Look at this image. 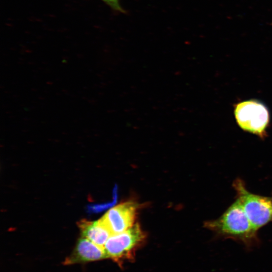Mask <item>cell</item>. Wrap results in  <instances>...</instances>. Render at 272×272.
Returning a JSON list of instances; mask_svg holds the SVG:
<instances>
[{
	"instance_id": "obj_1",
	"label": "cell",
	"mask_w": 272,
	"mask_h": 272,
	"mask_svg": "<svg viewBox=\"0 0 272 272\" xmlns=\"http://www.w3.org/2000/svg\"><path fill=\"white\" fill-rule=\"evenodd\" d=\"M205 225L223 236L244 242L254 239L257 232L247 218L238 198L220 217L206 222Z\"/></svg>"
},
{
	"instance_id": "obj_3",
	"label": "cell",
	"mask_w": 272,
	"mask_h": 272,
	"mask_svg": "<svg viewBox=\"0 0 272 272\" xmlns=\"http://www.w3.org/2000/svg\"><path fill=\"white\" fill-rule=\"evenodd\" d=\"M145 239V234L137 223L123 232L112 235L103 248L107 258L121 264L133 258L135 251Z\"/></svg>"
},
{
	"instance_id": "obj_2",
	"label": "cell",
	"mask_w": 272,
	"mask_h": 272,
	"mask_svg": "<svg viewBox=\"0 0 272 272\" xmlns=\"http://www.w3.org/2000/svg\"><path fill=\"white\" fill-rule=\"evenodd\" d=\"M245 214L256 231L272 220V199L249 192L242 180L233 182Z\"/></svg>"
},
{
	"instance_id": "obj_4",
	"label": "cell",
	"mask_w": 272,
	"mask_h": 272,
	"mask_svg": "<svg viewBox=\"0 0 272 272\" xmlns=\"http://www.w3.org/2000/svg\"><path fill=\"white\" fill-rule=\"evenodd\" d=\"M236 122L243 130L263 138L269 122L267 108L261 102L250 100L240 102L234 107Z\"/></svg>"
},
{
	"instance_id": "obj_6",
	"label": "cell",
	"mask_w": 272,
	"mask_h": 272,
	"mask_svg": "<svg viewBox=\"0 0 272 272\" xmlns=\"http://www.w3.org/2000/svg\"><path fill=\"white\" fill-rule=\"evenodd\" d=\"M106 258L103 248L82 237L78 240L74 250L66 258L63 263L64 265L84 263Z\"/></svg>"
},
{
	"instance_id": "obj_5",
	"label": "cell",
	"mask_w": 272,
	"mask_h": 272,
	"mask_svg": "<svg viewBox=\"0 0 272 272\" xmlns=\"http://www.w3.org/2000/svg\"><path fill=\"white\" fill-rule=\"evenodd\" d=\"M138 209L135 202H123L110 209L101 219L112 235L120 233L134 225Z\"/></svg>"
},
{
	"instance_id": "obj_7",
	"label": "cell",
	"mask_w": 272,
	"mask_h": 272,
	"mask_svg": "<svg viewBox=\"0 0 272 272\" xmlns=\"http://www.w3.org/2000/svg\"><path fill=\"white\" fill-rule=\"evenodd\" d=\"M78 226L82 237L102 248L112 235L110 231L101 219L94 222L83 220L78 223Z\"/></svg>"
},
{
	"instance_id": "obj_8",
	"label": "cell",
	"mask_w": 272,
	"mask_h": 272,
	"mask_svg": "<svg viewBox=\"0 0 272 272\" xmlns=\"http://www.w3.org/2000/svg\"><path fill=\"white\" fill-rule=\"evenodd\" d=\"M108 5L113 10L120 12L125 13V11L120 5L119 0H102Z\"/></svg>"
}]
</instances>
